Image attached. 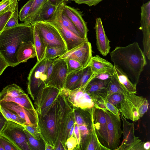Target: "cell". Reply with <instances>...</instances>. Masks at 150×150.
I'll return each instance as SVG.
<instances>
[{
	"instance_id": "1",
	"label": "cell",
	"mask_w": 150,
	"mask_h": 150,
	"mask_svg": "<svg viewBox=\"0 0 150 150\" xmlns=\"http://www.w3.org/2000/svg\"><path fill=\"white\" fill-rule=\"evenodd\" d=\"M73 109V106L60 91L47 114L43 116L38 115V127L45 144L51 145L54 150L58 144L62 145L66 123Z\"/></svg>"
},
{
	"instance_id": "2",
	"label": "cell",
	"mask_w": 150,
	"mask_h": 150,
	"mask_svg": "<svg viewBox=\"0 0 150 150\" xmlns=\"http://www.w3.org/2000/svg\"><path fill=\"white\" fill-rule=\"evenodd\" d=\"M110 55L114 65L125 73L132 83L137 85L146 64L145 56L137 42L124 47H117Z\"/></svg>"
},
{
	"instance_id": "3",
	"label": "cell",
	"mask_w": 150,
	"mask_h": 150,
	"mask_svg": "<svg viewBox=\"0 0 150 150\" xmlns=\"http://www.w3.org/2000/svg\"><path fill=\"white\" fill-rule=\"evenodd\" d=\"M30 41L33 42L32 25L22 23L5 29L0 34V54L9 66L15 67L19 64L16 56L20 45L23 42Z\"/></svg>"
},
{
	"instance_id": "4",
	"label": "cell",
	"mask_w": 150,
	"mask_h": 150,
	"mask_svg": "<svg viewBox=\"0 0 150 150\" xmlns=\"http://www.w3.org/2000/svg\"><path fill=\"white\" fill-rule=\"evenodd\" d=\"M149 106L148 100L145 98L127 93L124 95L118 109L125 118L135 122L147 112Z\"/></svg>"
},
{
	"instance_id": "5",
	"label": "cell",
	"mask_w": 150,
	"mask_h": 150,
	"mask_svg": "<svg viewBox=\"0 0 150 150\" xmlns=\"http://www.w3.org/2000/svg\"><path fill=\"white\" fill-rule=\"evenodd\" d=\"M47 62V59L45 58L40 62L37 61L28 75L27 91L34 100L39 91L46 86Z\"/></svg>"
},
{
	"instance_id": "6",
	"label": "cell",
	"mask_w": 150,
	"mask_h": 150,
	"mask_svg": "<svg viewBox=\"0 0 150 150\" xmlns=\"http://www.w3.org/2000/svg\"><path fill=\"white\" fill-rule=\"evenodd\" d=\"M60 93V90L50 86H46L39 91L34 100L38 115L43 116L47 114Z\"/></svg>"
},
{
	"instance_id": "7",
	"label": "cell",
	"mask_w": 150,
	"mask_h": 150,
	"mask_svg": "<svg viewBox=\"0 0 150 150\" xmlns=\"http://www.w3.org/2000/svg\"><path fill=\"white\" fill-rule=\"evenodd\" d=\"M33 24L37 27L46 47L57 46L67 48L59 31L51 23L47 21H41L35 22Z\"/></svg>"
},
{
	"instance_id": "8",
	"label": "cell",
	"mask_w": 150,
	"mask_h": 150,
	"mask_svg": "<svg viewBox=\"0 0 150 150\" xmlns=\"http://www.w3.org/2000/svg\"><path fill=\"white\" fill-rule=\"evenodd\" d=\"M95 76L94 75L85 84L78 88L71 90L67 89L64 91L63 95L74 107L86 109L94 107V101L85 89L89 82Z\"/></svg>"
},
{
	"instance_id": "9",
	"label": "cell",
	"mask_w": 150,
	"mask_h": 150,
	"mask_svg": "<svg viewBox=\"0 0 150 150\" xmlns=\"http://www.w3.org/2000/svg\"><path fill=\"white\" fill-rule=\"evenodd\" d=\"M23 125L8 121L1 134L11 140L20 150H31Z\"/></svg>"
},
{
	"instance_id": "10",
	"label": "cell",
	"mask_w": 150,
	"mask_h": 150,
	"mask_svg": "<svg viewBox=\"0 0 150 150\" xmlns=\"http://www.w3.org/2000/svg\"><path fill=\"white\" fill-rule=\"evenodd\" d=\"M59 7L58 6L51 19L46 21L53 25L58 30L66 46L67 51L79 45L83 42L88 40L76 35L64 26L59 17Z\"/></svg>"
},
{
	"instance_id": "11",
	"label": "cell",
	"mask_w": 150,
	"mask_h": 150,
	"mask_svg": "<svg viewBox=\"0 0 150 150\" xmlns=\"http://www.w3.org/2000/svg\"><path fill=\"white\" fill-rule=\"evenodd\" d=\"M122 122L123 140L117 150H144V142L135 136L134 124L127 121L120 114Z\"/></svg>"
},
{
	"instance_id": "12",
	"label": "cell",
	"mask_w": 150,
	"mask_h": 150,
	"mask_svg": "<svg viewBox=\"0 0 150 150\" xmlns=\"http://www.w3.org/2000/svg\"><path fill=\"white\" fill-rule=\"evenodd\" d=\"M105 112L108 135V149L117 150L119 146L122 134L121 119L108 110Z\"/></svg>"
},
{
	"instance_id": "13",
	"label": "cell",
	"mask_w": 150,
	"mask_h": 150,
	"mask_svg": "<svg viewBox=\"0 0 150 150\" xmlns=\"http://www.w3.org/2000/svg\"><path fill=\"white\" fill-rule=\"evenodd\" d=\"M92 56L91 44L87 40L67 51L58 58L75 60L81 63L84 68L88 65Z\"/></svg>"
},
{
	"instance_id": "14",
	"label": "cell",
	"mask_w": 150,
	"mask_h": 150,
	"mask_svg": "<svg viewBox=\"0 0 150 150\" xmlns=\"http://www.w3.org/2000/svg\"><path fill=\"white\" fill-rule=\"evenodd\" d=\"M67 69L64 59L57 58L53 60L52 73L46 83V86H50L60 90L64 87Z\"/></svg>"
},
{
	"instance_id": "15",
	"label": "cell",
	"mask_w": 150,
	"mask_h": 150,
	"mask_svg": "<svg viewBox=\"0 0 150 150\" xmlns=\"http://www.w3.org/2000/svg\"><path fill=\"white\" fill-rule=\"evenodd\" d=\"M140 27L143 34V52L148 59L150 58V1L141 7Z\"/></svg>"
},
{
	"instance_id": "16",
	"label": "cell",
	"mask_w": 150,
	"mask_h": 150,
	"mask_svg": "<svg viewBox=\"0 0 150 150\" xmlns=\"http://www.w3.org/2000/svg\"><path fill=\"white\" fill-rule=\"evenodd\" d=\"M0 105L7 108L17 114L25 121V125L38 127V115L36 110H28L11 101L1 102Z\"/></svg>"
},
{
	"instance_id": "17",
	"label": "cell",
	"mask_w": 150,
	"mask_h": 150,
	"mask_svg": "<svg viewBox=\"0 0 150 150\" xmlns=\"http://www.w3.org/2000/svg\"><path fill=\"white\" fill-rule=\"evenodd\" d=\"M93 124L96 133L101 144L108 149V135L105 112L94 108L93 111Z\"/></svg>"
},
{
	"instance_id": "18",
	"label": "cell",
	"mask_w": 150,
	"mask_h": 150,
	"mask_svg": "<svg viewBox=\"0 0 150 150\" xmlns=\"http://www.w3.org/2000/svg\"><path fill=\"white\" fill-rule=\"evenodd\" d=\"M63 12L71 20L83 38L88 39L87 33L88 30L86 23L82 18V13L77 9L65 4Z\"/></svg>"
},
{
	"instance_id": "19",
	"label": "cell",
	"mask_w": 150,
	"mask_h": 150,
	"mask_svg": "<svg viewBox=\"0 0 150 150\" xmlns=\"http://www.w3.org/2000/svg\"><path fill=\"white\" fill-rule=\"evenodd\" d=\"M110 79L102 80L94 77L87 85L85 91L93 101L99 98L105 99L107 95V88Z\"/></svg>"
},
{
	"instance_id": "20",
	"label": "cell",
	"mask_w": 150,
	"mask_h": 150,
	"mask_svg": "<svg viewBox=\"0 0 150 150\" xmlns=\"http://www.w3.org/2000/svg\"><path fill=\"white\" fill-rule=\"evenodd\" d=\"M94 28L96 32L97 49L102 55L106 56L109 53L110 49V41L106 35L100 18L96 19Z\"/></svg>"
},
{
	"instance_id": "21",
	"label": "cell",
	"mask_w": 150,
	"mask_h": 150,
	"mask_svg": "<svg viewBox=\"0 0 150 150\" xmlns=\"http://www.w3.org/2000/svg\"><path fill=\"white\" fill-rule=\"evenodd\" d=\"M92 122L91 131L86 136L83 142L80 145V148L86 150H109L100 142L95 129L93 124V113L91 114Z\"/></svg>"
},
{
	"instance_id": "22",
	"label": "cell",
	"mask_w": 150,
	"mask_h": 150,
	"mask_svg": "<svg viewBox=\"0 0 150 150\" xmlns=\"http://www.w3.org/2000/svg\"><path fill=\"white\" fill-rule=\"evenodd\" d=\"M36 52L33 42L32 41L23 42L20 45L16 52L18 63L26 62L28 59L36 57Z\"/></svg>"
},
{
	"instance_id": "23",
	"label": "cell",
	"mask_w": 150,
	"mask_h": 150,
	"mask_svg": "<svg viewBox=\"0 0 150 150\" xmlns=\"http://www.w3.org/2000/svg\"><path fill=\"white\" fill-rule=\"evenodd\" d=\"M89 66L93 73L113 69L114 65L98 55L92 56Z\"/></svg>"
},
{
	"instance_id": "24",
	"label": "cell",
	"mask_w": 150,
	"mask_h": 150,
	"mask_svg": "<svg viewBox=\"0 0 150 150\" xmlns=\"http://www.w3.org/2000/svg\"><path fill=\"white\" fill-rule=\"evenodd\" d=\"M33 28V44L36 52L37 62L45 58L46 46L40 37L38 29L34 24L32 25Z\"/></svg>"
},
{
	"instance_id": "25",
	"label": "cell",
	"mask_w": 150,
	"mask_h": 150,
	"mask_svg": "<svg viewBox=\"0 0 150 150\" xmlns=\"http://www.w3.org/2000/svg\"><path fill=\"white\" fill-rule=\"evenodd\" d=\"M114 71L117 78L125 90L128 93H137V85L132 83L127 76L114 65Z\"/></svg>"
},
{
	"instance_id": "26",
	"label": "cell",
	"mask_w": 150,
	"mask_h": 150,
	"mask_svg": "<svg viewBox=\"0 0 150 150\" xmlns=\"http://www.w3.org/2000/svg\"><path fill=\"white\" fill-rule=\"evenodd\" d=\"M57 7L52 5L47 1L40 10L35 20L34 23L41 21H46L50 20L56 11Z\"/></svg>"
},
{
	"instance_id": "27",
	"label": "cell",
	"mask_w": 150,
	"mask_h": 150,
	"mask_svg": "<svg viewBox=\"0 0 150 150\" xmlns=\"http://www.w3.org/2000/svg\"><path fill=\"white\" fill-rule=\"evenodd\" d=\"M2 101L13 102L28 110H35L31 100L28 96L25 93L16 97H5L0 100V102Z\"/></svg>"
},
{
	"instance_id": "28",
	"label": "cell",
	"mask_w": 150,
	"mask_h": 150,
	"mask_svg": "<svg viewBox=\"0 0 150 150\" xmlns=\"http://www.w3.org/2000/svg\"><path fill=\"white\" fill-rule=\"evenodd\" d=\"M47 1V0H34L24 23L33 24L40 10Z\"/></svg>"
},
{
	"instance_id": "29",
	"label": "cell",
	"mask_w": 150,
	"mask_h": 150,
	"mask_svg": "<svg viewBox=\"0 0 150 150\" xmlns=\"http://www.w3.org/2000/svg\"><path fill=\"white\" fill-rule=\"evenodd\" d=\"M25 93L24 91L17 85L13 83L4 88L0 93V100L6 97H16Z\"/></svg>"
},
{
	"instance_id": "30",
	"label": "cell",
	"mask_w": 150,
	"mask_h": 150,
	"mask_svg": "<svg viewBox=\"0 0 150 150\" xmlns=\"http://www.w3.org/2000/svg\"><path fill=\"white\" fill-rule=\"evenodd\" d=\"M83 69L67 74L64 87L70 90H73L81 78Z\"/></svg>"
},
{
	"instance_id": "31",
	"label": "cell",
	"mask_w": 150,
	"mask_h": 150,
	"mask_svg": "<svg viewBox=\"0 0 150 150\" xmlns=\"http://www.w3.org/2000/svg\"><path fill=\"white\" fill-rule=\"evenodd\" d=\"M115 93L124 95L127 93L120 83L114 73L108 83L107 88V96Z\"/></svg>"
},
{
	"instance_id": "32",
	"label": "cell",
	"mask_w": 150,
	"mask_h": 150,
	"mask_svg": "<svg viewBox=\"0 0 150 150\" xmlns=\"http://www.w3.org/2000/svg\"><path fill=\"white\" fill-rule=\"evenodd\" d=\"M0 111L7 121H11L23 125H25V121L10 110L0 105Z\"/></svg>"
},
{
	"instance_id": "33",
	"label": "cell",
	"mask_w": 150,
	"mask_h": 150,
	"mask_svg": "<svg viewBox=\"0 0 150 150\" xmlns=\"http://www.w3.org/2000/svg\"><path fill=\"white\" fill-rule=\"evenodd\" d=\"M67 52L66 48L57 46H47L45 58L47 59H53L61 56Z\"/></svg>"
},
{
	"instance_id": "34",
	"label": "cell",
	"mask_w": 150,
	"mask_h": 150,
	"mask_svg": "<svg viewBox=\"0 0 150 150\" xmlns=\"http://www.w3.org/2000/svg\"><path fill=\"white\" fill-rule=\"evenodd\" d=\"M24 130L26 135L31 150H45V144L42 139L38 140L25 129H24Z\"/></svg>"
},
{
	"instance_id": "35",
	"label": "cell",
	"mask_w": 150,
	"mask_h": 150,
	"mask_svg": "<svg viewBox=\"0 0 150 150\" xmlns=\"http://www.w3.org/2000/svg\"><path fill=\"white\" fill-rule=\"evenodd\" d=\"M17 6L18 0H2L0 2V15L8 11L13 12Z\"/></svg>"
},
{
	"instance_id": "36",
	"label": "cell",
	"mask_w": 150,
	"mask_h": 150,
	"mask_svg": "<svg viewBox=\"0 0 150 150\" xmlns=\"http://www.w3.org/2000/svg\"><path fill=\"white\" fill-rule=\"evenodd\" d=\"M95 74V73H93L89 66L88 65L83 68L81 78L73 90L78 88L84 85L94 76Z\"/></svg>"
},
{
	"instance_id": "37",
	"label": "cell",
	"mask_w": 150,
	"mask_h": 150,
	"mask_svg": "<svg viewBox=\"0 0 150 150\" xmlns=\"http://www.w3.org/2000/svg\"><path fill=\"white\" fill-rule=\"evenodd\" d=\"M67 67V74L83 68V66L78 62L72 59H64Z\"/></svg>"
},
{
	"instance_id": "38",
	"label": "cell",
	"mask_w": 150,
	"mask_h": 150,
	"mask_svg": "<svg viewBox=\"0 0 150 150\" xmlns=\"http://www.w3.org/2000/svg\"><path fill=\"white\" fill-rule=\"evenodd\" d=\"M124 95L120 93H115L107 96L105 100L118 109L120 104L123 99Z\"/></svg>"
},
{
	"instance_id": "39",
	"label": "cell",
	"mask_w": 150,
	"mask_h": 150,
	"mask_svg": "<svg viewBox=\"0 0 150 150\" xmlns=\"http://www.w3.org/2000/svg\"><path fill=\"white\" fill-rule=\"evenodd\" d=\"M0 142L4 150H20L8 138L1 134H0Z\"/></svg>"
},
{
	"instance_id": "40",
	"label": "cell",
	"mask_w": 150,
	"mask_h": 150,
	"mask_svg": "<svg viewBox=\"0 0 150 150\" xmlns=\"http://www.w3.org/2000/svg\"><path fill=\"white\" fill-rule=\"evenodd\" d=\"M34 0H29L21 8L19 13V18L21 22L24 21L28 15Z\"/></svg>"
},
{
	"instance_id": "41",
	"label": "cell",
	"mask_w": 150,
	"mask_h": 150,
	"mask_svg": "<svg viewBox=\"0 0 150 150\" xmlns=\"http://www.w3.org/2000/svg\"><path fill=\"white\" fill-rule=\"evenodd\" d=\"M18 6H17L15 10L12 13L11 16L7 22L4 29L11 28L18 25Z\"/></svg>"
},
{
	"instance_id": "42",
	"label": "cell",
	"mask_w": 150,
	"mask_h": 150,
	"mask_svg": "<svg viewBox=\"0 0 150 150\" xmlns=\"http://www.w3.org/2000/svg\"><path fill=\"white\" fill-rule=\"evenodd\" d=\"M114 74L113 69L112 70L97 73L95 78L102 80H106L110 79Z\"/></svg>"
},
{
	"instance_id": "43",
	"label": "cell",
	"mask_w": 150,
	"mask_h": 150,
	"mask_svg": "<svg viewBox=\"0 0 150 150\" xmlns=\"http://www.w3.org/2000/svg\"><path fill=\"white\" fill-rule=\"evenodd\" d=\"M13 12L8 11L0 15V34L4 29L5 26Z\"/></svg>"
},
{
	"instance_id": "44",
	"label": "cell",
	"mask_w": 150,
	"mask_h": 150,
	"mask_svg": "<svg viewBox=\"0 0 150 150\" xmlns=\"http://www.w3.org/2000/svg\"><path fill=\"white\" fill-rule=\"evenodd\" d=\"M78 126L80 135L81 143L84 140L86 136L90 132L91 129L86 124H83Z\"/></svg>"
},
{
	"instance_id": "45",
	"label": "cell",
	"mask_w": 150,
	"mask_h": 150,
	"mask_svg": "<svg viewBox=\"0 0 150 150\" xmlns=\"http://www.w3.org/2000/svg\"><path fill=\"white\" fill-rule=\"evenodd\" d=\"M65 145L68 150L76 149L77 146V142L74 134L67 139Z\"/></svg>"
},
{
	"instance_id": "46",
	"label": "cell",
	"mask_w": 150,
	"mask_h": 150,
	"mask_svg": "<svg viewBox=\"0 0 150 150\" xmlns=\"http://www.w3.org/2000/svg\"><path fill=\"white\" fill-rule=\"evenodd\" d=\"M25 129L29 132L35 138L38 140L42 139L40 137V134L38 127L23 125Z\"/></svg>"
},
{
	"instance_id": "47",
	"label": "cell",
	"mask_w": 150,
	"mask_h": 150,
	"mask_svg": "<svg viewBox=\"0 0 150 150\" xmlns=\"http://www.w3.org/2000/svg\"><path fill=\"white\" fill-rule=\"evenodd\" d=\"M105 103L107 110L110 111L118 118L121 119L120 113L118 108L105 100Z\"/></svg>"
},
{
	"instance_id": "48",
	"label": "cell",
	"mask_w": 150,
	"mask_h": 150,
	"mask_svg": "<svg viewBox=\"0 0 150 150\" xmlns=\"http://www.w3.org/2000/svg\"><path fill=\"white\" fill-rule=\"evenodd\" d=\"M53 60V59H47V64L45 72L46 77V83L50 77L52 71Z\"/></svg>"
},
{
	"instance_id": "49",
	"label": "cell",
	"mask_w": 150,
	"mask_h": 150,
	"mask_svg": "<svg viewBox=\"0 0 150 150\" xmlns=\"http://www.w3.org/2000/svg\"><path fill=\"white\" fill-rule=\"evenodd\" d=\"M103 0H78L75 2L78 4H85L89 6H94Z\"/></svg>"
},
{
	"instance_id": "50",
	"label": "cell",
	"mask_w": 150,
	"mask_h": 150,
	"mask_svg": "<svg viewBox=\"0 0 150 150\" xmlns=\"http://www.w3.org/2000/svg\"><path fill=\"white\" fill-rule=\"evenodd\" d=\"M74 134L76 139L77 142V149H80V145L81 142L80 135L78 125L75 122L74 130Z\"/></svg>"
},
{
	"instance_id": "51",
	"label": "cell",
	"mask_w": 150,
	"mask_h": 150,
	"mask_svg": "<svg viewBox=\"0 0 150 150\" xmlns=\"http://www.w3.org/2000/svg\"><path fill=\"white\" fill-rule=\"evenodd\" d=\"M8 66V64L0 54V76Z\"/></svg>"
},
{
	"instance_id": "52",
	"label": "cell",
	"mask_w": 150,
	"mask_h": 150,
	"mask_svg": "<svg viewBox=\"0 0 150 150\" xmlns=\"http://www.w3.org/2000/svg\"><path fill=\"white\" fill-rule=\"evenodd\" d=\"M7 122L8 121L0 112V134L6 126Z\"/></svg>"
},
{
	"instance_id": "53",
	"label": "cell",
	"mask_w": 150,
	"mask_h": 150,
	"mask_svg": "<svg viewBox=\"0 0 150 150\" xmlns=\"http://www.w3.org/2000/svg\"><path fill=\"white\" fill-rule=\"evenodd\" d=\"M68 0H47L52 4L56 6H58L63 2Z\"/></svg>"
},
{
	"instance_id": "54",
	"label": "cell",
	"mask_w": 150,
	"mask_h": 150,
	"mask_svg": "<svg viewBox=\"0 0 150 150\" xmlns=\"http://www.w3.org/2000/svg\"><path fill=\"white\" fill-rule=\"evenodd\" d=\"M143 147L144 150H150V142H149L148 141L144 143Z\"/></svg>"
},
{
	"instance_id": "55",
	"label": "cell",
	"mask_w": 150,
	"mask_h": 150,
	"mask_svg": "<svg viewBox=\"0 0 150 150\" xmlns=\"http://www.w3.org/2000/svg\"><path fill=\"white\" fill-rule=\"evenodd\" d=\"M45 150H54V147L48 144H45Z\"/></svg>"
},
{
	"instance_id": "56",
	"label": "cell",
	"mask_w": 150,
	"mask_h": 150,
	"mask_svg": "<svg viewBox=\"0 0 150 150\" xmlns=\"http://www.w3.org/2000/svg\"><path fill=\"white\" fill-rule=\"evenodd\" d=\"M74 124L70 129L69 133L68 138L74 134Z\"/></svg>"
},
{
	"instance_id": "57",
	"label": "cell",
	"mask_w": 150,
	"mask_h": 150,
	"mask_svg": "<svg viewBox=\"0 0 150 150\" xmlns=\"http://www.w3.org/2000/svg\"><path fill=\"white\" fill-rule=\"evenodd\" d=\"M0 150H4L0 142Z\"/></svg>"
},
{
	"instance_id": "58",
	"label": "cell",
	"mask_w": 150,
	"mask_h": 150,
	"mask_svg": "<svg viewBox=\"0 0 150 150\" xmlns=\"http://www.w3.org/2000/svg\"><path fill=\"white\" fill-rule=\"evenodd\" d=\"M78 0H71L72 1H74V2L77 1Z\"/></svg>"
},
{
	"instance_id": "59",
	"label": "cell",
	"mask_w": 150,
	"mask_h": 150,
	"mask_svg": "<svg viewBox=\"0 0 150 150\" xmlns=\"http://www.w3.org/2000/svg\"></svg>"
}]
</instances>
